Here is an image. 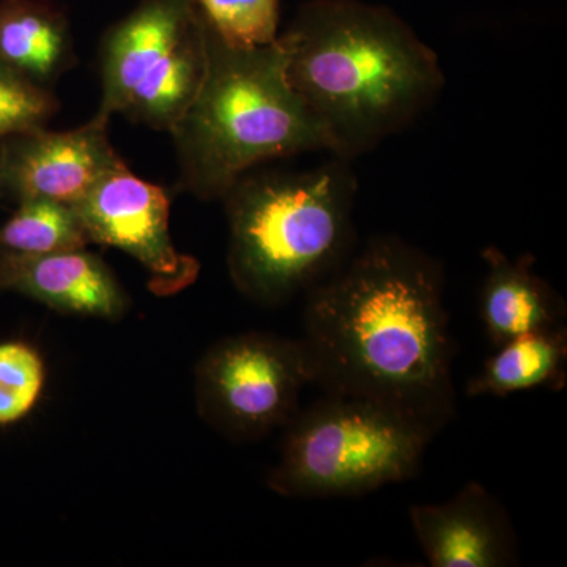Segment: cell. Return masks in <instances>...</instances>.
Here are the masks:
<instances>
[{
	"label": "cell",
	"instance_id": "e0dca14e",
	"mask_svg": "<svg viewBox=\"0 0 567 567\" xmlns=\"http://www.w3.org/2000/svg\"><path fill=\"white\" fill-rule=\"evenodd\" d=\"M44 383L47 368L35 347L0 342V425L24 420L39 404Z\"/></svg>",
	"mask_w": 567,
	"mask_h": 567
},
{
	"label": "cell",
	"instance_id": "8fae6325",
	"mask_svg": "<svg viewBox=\"0 0 567 567\" xmlns=\"http://www.w3.org/2000/svg\"><path fill=\"white\" fill-rule=\"evenodd\" d=\"M0 292H17L62 315L118 320L130 300L110 267L82 249L50 254L0 251Z\"/></svg>",
	"mask_w": 567,
	"mask_h": 567
},
{
	"label": "cell",
	"instance_id": "8992f818",
	"mask_svg": "<svg viewBox=\"0 0 567 567\" xmlns=\"http://www.w3.org/2000/svg\"><path fill=\"white\" fill-rule=\"evenodd\" d=\"M207 61V24L196 0H142L104 37L102 102L93 117L181 110L196 95Z\"/></svg>",
	"mask_w": 567,
	"mask_h": 567
},
{
	"label": "cell",
	"instance_id": "9c48e42d",
	"mask_svg": "<svg viewBox=\"0 0 567 567\" xmlns=\"http://www.w3.org/2000/svg\"><path fill=\"white\" fill-rule=\"evenodd\" d=\"M110 122L93 117L69 132L44 126L2 140L0 194L18 204L48 199L74 205L123 159L107 134Z\"/></svg>",
	"mask_w": 567,
	"mask_h": 567
},
{
	"label": "cell",
	"instance_id": "3957f363",
	"mask_svg": "<svg viewBox=\"0 0 567 567\" xmlns=\"http://www.w3.org/2000/svg\"><path fill=\"white\" fill-rule=\"evenodd\" d=\"M207 71L174 128L178 188L223 199L257 164L324 151L328 142L286 74L281 40L235 48L208 28Z\"/></svg>",
	"mask_w": 567,
	"mask_h": 567
},
{
	"label": "cell",
	"instance_id": "277c9868",
	"mask_svg": "<svg viewBox=\"0 0 567 567\" xmlns=\"http://www.w3.org/2000/svg\"><path fill=\"white\" fill-rule=\"evenodd\" d=\"M357 189L350 162L338 156L303 173L244 175L223 197L234 286L256 303L279 305L338 270Z\"/></svg>",
	"mask_w": 567,
	"mask_h": 567
},
{
	"label": "cell",
	"instance_id": "d6986e66",
	"mask_svg": "<svg viewBox=\"0 0 567 567\" xmlns=\"http://www.w3.org/2000/svg\"><path fill=\"white\" fill-rule=\"evenodd\" d=\"M2 140L3 137H0V158H2Z\"/></svg>",
	"mask_w": 567,
	"mask_h": 567
},
{
	"label": "cell",
	"instance_id": "9a60e30c",
	"mask_svg": "<svg viewBox=\"0 0 567 567\" xmlns=\"http://www.w3.org/2000/svg\"><path fill=\"white\" fill-rule=\"evenodd\" d=\"M89 244L91 238L74 205L55 200H24L0 226V251L50 254Z\"/></svg>",
	"mask_w": 567,
	"mask_h": 567
},
{
	"label": "cell",
	"instance_id": "ba28073f",
	"mask_svg": "<svg viewBox=\"0 0 567 567\" xmlns=\"http://www.w3.org/2000/svg\"><path fill=\"white\" fill-rule=\"evenodd\" d=\"M91 244L132 256L147 271L148 289L174 297L200 274L196 257L178 251L171 235V196L117 164L74 204Z\"/></svg>",
	"mask_w": 567,
	"mask_h": 567
},
{
	"label": "cell",
	"instance_id": "2e32d148",
	"mask_svg": "<svg viewBox=\"0 0 567 567\" xmlns=\"http://www.w3.org/2000/svg\"><path fill=\"white\" fill-rule=\"evenodd\" d=\"M196 3L208 28L230 47H267L279 37V0H196Z\"/></svg>",
	"mask_w": 567,
	"mask_h": 567
},
{
	"label": "cell",
	"instance_id": "7a4b0ae2",
	"mask_svg": "<svg viewBox=\"0 0 567 567\" xmlns=\"http://www.w3.org/2000/svg\"><path fill=\"white\" fill-rule=\"evenodd\" d=\"M279 40L287 80L347 162L412 125L445 87L436 52L386 7L311 0Z\"/></svg>",
	"mask_w": 567,
	"mask_h": 567
},
{
	"label": "cell",
	"instance_id": "4fadbf2b",
	"mask_svg": "<svg viewBox=\"0 0 567 567\" xmlns=\"http://www.w3.org/2000/svg\"><path fill=\"white\" fill-rule=\"evenodd\" d=\"M73 61L69 21L61 11L39 0H0V65L44 87Z\"/></svg>",
	"mask_w": 567,
	"mask_h": 567
},
{
	"label": "cell",
	"instance_id": "5bb4252c",
	"mask_svg": "<svg viewBox=\"0 0 567 567\" xmlns=\"http://www.w3.org/2000/svg\"><path fill=\"white\" fill-rule=\"evenodd\" d=\"M567 328H544L496 347L483 368L466 383L470 398L506 395L520 391H561L567 383Z\"/></svg>",
	"mask_w": 567,
	"mask_h": 567
},
{
	"label": "cell",
	"instance_id": "52a82bcc",
	"mask_svg": "<svg viewBox=\"0 0 567 567\" xmlns=\"http://www.w3.org/2000/svg\"><path fill=\"white\" fill-rule=\"evenodd\" d=\"M312 383L315 369L301 339L245 333L207 350L194 394L205 423L235 442H252L289 424L301 391Z\"/></svg>",
	"mask_w": 567,
	"mask_h": 567
},
{
	"label": "cell",
	"instance_id": "30bf717a",
	"mask_svg": "<svg viewBox=\"0 0 567 567\" xmlns=\"http://www.w3.org/2000/svg\"><path fill=\"white\" fill-rule=\"evenodd\" d=\"M421 550L432 567L518 565V544L505 507L472 481L445 503L410 507Z\"/></svg>",
	"mask_w": 567,
	"mask_h": 567
},
{
	"label": "cell",
	"instance_id": "6da1fadb",
	"mask_svg": "<svg viewBox=\"0 0 567 567\" xmlns=\"http://www.w3.org/2000/svg\"><path fill=\"white\" fill-rule=\"evenodd\" d=\"M442 264L377 237L309 289L305 338L324 393L390 406L434 434L456 415Z\"/></svg>",
	"mask_w": 567,
	"mask_h": 567
},
{
	"label": "cell",
	"instance_id": "7c38bea8",
	"mask_svg": "<svg viewBox=\"0 0 567 567\" xmlns=\"http://www.w3.org/2000/svg\"><path fill=\"white\" fill-rule=\"evenodd\" d=\"M487 275L481 292V319L495 347L517 336L565 324L561 295L533 270L535 257L513 260L496 246L483 249Z\"/></svg>",
	"mask_w": 567,
	"mask_h": 567
},
{
	"label": "cell",
	"instance_id": "5b68a950",
	"mask_svg": "<svg viewBox=\"0 0 567 567\" xmlns=\"http://www.w3.org/2000/svg\"><path fill=\"white\" fill-rule=\"evenodd\" d=\"M434 435L390 406L324 393L290 420L268 488L306 499L369 494L416 476Z\"/></svg>",
	"mask_w": 567,
	"mask_h": 567
},
{
	"label": "cell",
	"instance_id": "ac0fdd59",
	"mask_svg": "<svg viewBox=\"0 0 567 567\" xmlns=\"http://www.w3.org/2000/svg\"><path fill=\"white\" fill-rule=\"evenodd\" d=\"M58 107L47 87L0 65V137L44 126Z\"/></svg>",
	"mask_w": 567,
	"mask_h": 567
}]
</instances>
